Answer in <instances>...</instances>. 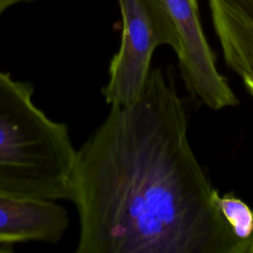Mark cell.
Instances as JSON below:
<instances>
[{
    "mask_svg": "<svg viewBox=\"0 0 253 253\" xmlns=\"http://www.w3.org/2000/svg\"><path fill=\"white\" fill-rule=\"evenodd\" d=\"M226 66L253 98V0H208Z\"/></svg>",
    "mask_w": 253,
    "mask_h": 253,
    "instance_id": "6",
    "label": "cell"
},
{
    "mask_svg": "<svg viewBox=\"0 0 253 253\" xmlns=\"http://www.w3.org/2000/svg\"><path fill=\"white\" fill-rule=\"evenodd\" d=\"M122 35L109 65V79L101 92L109 106L127 105L142 92L154 50L179 47L177 34L157 0H118Z\"/></svg>",
    "mask_w": 253,
    "mask_h": 253,
    "instance_id": "3",
    "label": "cell"
},
{
    "mask_svg": "<svg viewBox=\"0 0 253 253\" xmlns=\"http://www.w3.org/2000/svg\"><path fill=\"white\" fill-rule=\"evenodd\" d=\"M238 253H253V238L245 243H240Z\"/></svg>",
    "mask_w": 253,
    "mask_h": 253,
    "instance_id": "9",
    "label": "cell"
},
{
    "mask_svg": "<svg viewBox=\"0 0 253 253\" xmlns=\"http://www.w3.org/2000/svg\"><path fill=\"white\" fill-rule=\"evenodd\" d=\"M76 150L77 253H238L188 136L183 99L152 68L138 98L110 106Z\"/></svg>",
    "mask_w": 253,
    "mask_h": 253,
    "instance_id": "1",
    "label": "cell"
},
{
    "mask_svg": "<svg viewBox=\"0 0 253 253\" xmlns=\"http://www.w3.org/2000/svg\"><path fill=\"white\" fill-rule=\"evenodd\" d=\"M68 227V212L54 200L0 195V252L17 243L55 244Z\"/></svg>",
    "mask_w": 253,
    "mask_h": 253,
    "instance_id": "5",
    "label": "cell"
},
{
    "mask_svg": "<svg viewBox=\"0 0 253 253\" xmlns=\"http://www.w3.org/2000/svg\"><path fill=\"white\" fill-rule=\"evenodd\" d=\"M214 202L227 221L234 236L241 242L253 238V211L240 199L231 195L220 196L216 190Z\"/></svg>",
    "mask_w": 253,
    "mask_h": 253,
    "instance_id": "7",
    "label": "cell"
},
{
    "mask_svg": "<svg viewBox=\"0 0 253 253\" xmlns=\"http://www.w3.org/2000/svg\"><path fill=\"white\" fill-rule=\"evenodd\" d=\"M33 96L32 83L0 71V195L70 200L76 149L68 126Z\"/></svg>",
    "mask_w": 253,
    "mask_h": 253,
    "instance_id": "2",
    "label": "cell"
},
{
    "mask_svg": "<svg viewBox=\"0 0 253 253\" xmlns=\"http://www.w3.org/2000/svg\"><path fill=\"white\" fill-rule=\"evenodd\" d=\"M33 0H0V17L11 7L24 3V2H30Z\"/></svg>",
    "mask_w": 253,
    "mask_h": 253,
    "instance_id": "8",
    "label": "cell"
},
{
    "mask_svg": "<svg viewBox=\"0 0 253 253\" xmlns=\"http://www.w3.org/2000/svg\"><path fill=\"white\" fill-rule=\"evenodd\" d=\"M179 41L176 51L186 88L213 111L235 107L239 100L216 67L214 54L204 33L199 0H157Z\"/></svg>",
    "mask_w": 253,
    "mask_h": 253,
    "instance_id": "4",
    "label": "cell"
}]
</instances>
